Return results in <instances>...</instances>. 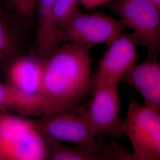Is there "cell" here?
Wrapping results in <instances>:
<instances>
[{
  "instance_id": "obj_15",
  "label": "cell",
  "mask_w": 160,
  "mask_h": 160,
  "mask_svg": "<svg viewBox=\"0 0 160 160\" xmlns=\"http://www.w3.org/2000/svg\"><path fill=\"white\" fill-rule=\"evenodd\" d=\"M80 5L81 0H56L53 6L55 24L63 41L64 29L71 20L80 12L78 8Z\"/></svg>"
},
{
  "instance_id": "obj_10",
  "label": "cell",
  "mask_w": 160,
  "mask_h": 160,
  "mask_svg": "<svg viewBox=\"0 0 160 160\" xmlns=\"http://www.w3.org/2000/svg\"><path fill=\"white\" fill-rule=\"evenodd\" d=\"M44 61L33 53L18 55L4 70L6 82L24 92L40 94Z\"/></svg>"
},
{
  "instance_id": "obj_9",
  "label": "cell",
  "mask_w": 160,
  "mask_h": 160,
  "mask_svg": "<svg viewBox=\"0 0 160 160\" xmlns=\"http://www.w3.org/2000/svg\"><path fill=\"white\" fill-rule=\"evenodd\" d=\"M10 111L25 118H39L60 110L40 94L24 92L0 81V112Z\"/></svg>"
},
{
  "instance_id": "obj_16",
  "label": "cell",
  "mask_w": 160,
  "mask_h": 160,
  "mask_svg": "<svg viewBox=\"0 0 160 160\" xmlns=\"http://www.w3.org/2000/svg\"><path fill=\"white\" fill-rule=\"evenodd\" d=\"M6 5L20 16L28 19L33 14L36 8L34 0H2Z\"/></svg>"
},
{
  "instance_id": "obj_14",
  "label": "cell",
  "mask_w": 160,
  "mask_h": 160,
  "mask_svg": "<svg viewBox=\"0 0 160 160\" xmlns=\"http://www.w3.org/2000/svg\"><path fill=\"white\" fill-rule=\"evenodd\" d=\"M43 135L48 144L49 155L48 160H102L98 155L92 151L77 146L69 147L46 137L44 134Z\"/></svg>"
},
{
  "instance_id": "obj_1",
  "label": "cell",
  "mask_w": 160,
  "mask_h": 160,
  "mask_svg": "<svg viewBox=\"0 0 160 160\" xmlns=\"http://www.w3.org/2000/svg\"><path fill=\"white\" fill-rule=\"evenodd\" d=\"M90 49L64 42L44 61L40 94L60 110L74 109L92 87Z\"/></svg>"
},
{
  "instance_id": "obj_4",
  "label": "cell",
  "mask_w": 160,
  "mask_h": 160,
  "mask_svg": "<svg viewBox=\"0 0 160 160\" xmlns=\"http://www.w3.org/2000/svg\"><path fill=\"white\" fill-rule=\"evenodd\" d=\"M109 8L139 46L148 52V58L156 59L160 49V9L149 0H113Z\"/></svg>"
},
{
  "instance_id": "obj_11",
  "label": "cell",
  "mask_w": 160,
  "mask_h": 160,
  "mask_svg": "<svg viewBox=\"0 0 160 160\" xmlns=\"http://www.w3.org/2000/svg\"><path fill=\"white\" fill-rule=\"evenodd\" d=\"M26 19L0 0V72L22 53L23 23Z\"/></svg>"
},
{
  "instance_id": "obj_18",
  "label": "cell",
  "mask_w": 160,
  "mask_h": 160,
  "mask_svg": "<svg viewBox=\"0 0 160 160\" xmlns=\"http://www.w3.org/2000/svg\"><path fill=\"white\" fill-rule=\"evenodd\" d=\"M152 2H153L155 5L157 6L160 9V0H149Z\"/></svg>"
},
{
  "instance_id": "obj_19",
  "label": "cell",
  "mask_w": 160,
  "mask_h": 160,
  "mask_svg": "<svg viewBox=\"0 0 160 160\" xmlns=\"http://www.w3.org/2000/svg\"><path fill=\"white\" fill-rule=\"evenodd\" d=\"M157 59L160 61V51L158 52V54H157Z\"/></svg>"
},
{
  "instance_id": "obj_13",
  "label": "cell",
  "mask_w": 160,
  "mask_h": 160,
  "mask_svg": "<svg viewBox=\"0 0 160 160\" xmlns=\"http://www.w3.org/2000/svg\"><path fill=\"white\" fill-rule=\"evenodd\" d=\"M55 1L37 0L36 2V29L33 53L43 61L64 43L54 22Z\"/></svg>"
},
{
  "instance_id": "obj_6",
  "label": "cell",
  "mask_w": 160,
  "mask_h": 160,
  "mask_svg": "<svg viewBox=\"0 0 160 160\" xmlns=\"http://www.w3.org/2000/svg\"><path fill=\"white\" fill-rule=\"evenodd\" d=\"M137 42L131 33L120 34L108 45L92 74V87L109 84L119 86L137 64L139 59Z\"/></svg>"
},
{
  "instance_id": "obj_2",
  "label": "cell",
  "mask_w": 160,
  "mask_h": 160,
  "mask_svg": "<svg viewBox=\"0 0 160 160\" xmlns=\"http://www.w3.org/2000/svg\"><path fill=\"white\" fill-rule=\"evenodd\" d=\"M72 110L57 111L33 120L40 131L52 139L92 151L102 160H120L122 145L114 139L107 142L104 137H95L85 109L75 112Z\"/></svg>"
},
{
  "instance_id": "obj_8",
  "label": "cell",
  "mask_w": 160,
  "mask_h": 160,
  "mask_svg": "<svg viewBox=\"0 0 160 160\" xmlns=\"http://www.w3.org/2000/svg\"><path fill=\"white\" fill-rule=\"evenodd\" d=\"M126 29L118 18L100 12H79L65 27L63 38L65 42L91 49L101 44L108 45Z\"/></svg>"
},
{
  "instance_id": "obj_3",
  "label": "cell",
  "mask_w": 160,
  "mask_h": 160,
  "mask_svg": "<svg viewBox=\"0 0 160 160\" xmlns=\"http://www.w3.org/2000/svg\"><path fill=\"white\" fill-rule=\"evenodd\" d=\"M46 138L33 119L0 112V160H48Z\"/></svg>"
},
{
  "instance_id": "obj_7",
  "label": "cell",
  "mask_w": 160,
  "mask_h": 160,
  "mask_svg": "<svg viewBox=\"0 0 160 160\" xmlns=\"http://www.w3.org/2000/svg\"><path fill=\"white\" fill-rule=\"evenodd\" d=\"M118 86L103 84L92 88V98L86 116L95 137L118 139L124 135V119L120 117Z\"/></svg>"
},
{
  "instance_id": "obj_12",
  "label": "cell",
  "mask_w": 160,
  "mask_h": 160,
  "mask_svg": "<svg viewBox=\"0 0 160 160\" xmlns=\"http://www.w3.org/2000/svg\"><path fill=\"white\" fill-rule=\"evenodd\" d=\"M123 83L137 92L145 105L160 113V61L148 58L137 63Z\"/></svg>"
},
{
  "instance_id": "obj_17",
  "label": "cell",
  "mask_w": 160,
  "mask_h": 160,
  "mask_svg": "<svg viewBox=\"0 0 160 160\" xmlns=\"http://www.w3.org/2000/svg\"><path fill=\"white\" fill-rule=\"evenodd\" d=\"M113 0H81V5L87 9H94L106 4H109Z\"/></svg>"
},
{
  "instance_id": "obj_20",
  "label": "cell",
  "mask_w": 160,
  "mask_h": 160,
  "mask_svg": "<svg viewBox=\"0 0 160 160\" xmlns=\"http://www.w3.org/2000/svg\"><path fill=\"white\" fill-rule=\"evenodd\" d=\"M34 2H36H36H37V0H34Z\"/></svg>"
},
{
  "instance_id": "obj_5",
  "label": "cell",
  "mask_w": 160,
  "mask_h": 160,
  "mask_svg": "<svg viewBox=\"0 0 160 160\" xmlns=\"http://www.w3.org/2000/svg\"><path fill=\"white\" fill-rule=\"evenodd\" d=\"M124 135L132 148L133 160H160V113L132 100L124 119Z\"/></svg>"
}]
</instances>
